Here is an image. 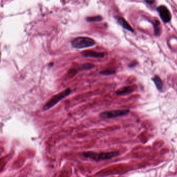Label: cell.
I'll return each mask as SVG.
<instances>
[{"mask_svg": "<svg viewBox=\"0 0 177 177\" xmlns=\"http://www.w3.org/2000/svg\"><path fill=\"white\" fill-rule=\"evenodd\" d=\"M120 153L118 151H113L110 152H102V153H96L91 151L84 152L82 153L83 157L90 158L95 161H106L111 160L113 158L116 157L119 155Z\"/></svg>", "mask_w": 177, "mask_h": 177, "instance_id": "obj_1", "label": "cell"}, {"mask_svg": "<svg viewBox=\"0 0 177 177\" xmlns=\"http://www.w3.org/2000/svg\"><path fill=\"white\" fill-rule=\"evenodd\" d=\"M96 44L95 40L88 37H80L75 38L71 42L72 47L77 49H83L94 46Z\"/></svg>", "mask_w": 177, "mask_h": 177, "instance_id": "obj_2", "label": "cell"}, {"mask_svg": "<svg viewBox=\"0 0 177 177\" xmlns=\"http://www.w3.org/2000/svg\"><path fill=\"white\" fill-rule=\"evenodd\" d=\"M71 90L69 88H68L63 92L56 95L50 99V100L45 104V105L44 106L43 109L44 110H47L53 107L54 105H57L59 101H60L61 100L66 98V97L68 96L71 94Z\"/></svg>", "mask_w": 177, "mask_h": 177, "instance_id": "obj_3", "label": "cell"}, {"mask_svg": "<svg viewBox=\"0 0 177 177\" xmlns=\"http://www.w3.org/2000/svg\"><path fill=\"white\" fill-rule=\"evenodd\" d=\"M130 110L129 109L116 110L109 111L101 112L99 116L102 119H112L116 118L120 116H125L129 114Z\"/></svg>", "mask_w": 177, "mask_h": 177, "instance_id": "obj_4", "label": "cell"}, {"mask_svg": "<svg viewBox=\"0 0 177 177\" xmlns=\"http://www.w3.org/2000/svg\"><path fill=\"white\" fill-rule=\"evenodd\" d=\"M158 13L160 15V17L162 19L163 22L168 23L171 19V13L166 6L162 5L160 6L157 9Z\"/></svg>", "mask_w": 177, "mask_h": 177, "instance_id": "obj_5", "label": "cell"}, {"mask_svg": "<svg viewBox=\"0 0 177 177\" xmlns=\"http://www.w3.org/2000/svg\"><path fill=\"white\" fill-rule=\"evenodd\" d=\"M82 55L84 57H92V58H102L105 57V53L102 52H97L93 50H85L82 52Z\"/></svg>", "mask_w": 177, "mask_h": 177, "instance_id": "obj_6", "label": "cell"}, {"mask_svg": "<svg viewBox=\"0 0 177 177\" xmlns=\"http://www.w3.org/2000/svg\"><path fill=\"white\" fill-rule=\"evenodd\" d=\"M135 90V86H129L123 88L121 90H118L115 93L117 96H123L125 95L129 94L134 92Z\"/></svg>", "mask_w": 177, "mask_h": 177, "instance_id": "obj_7", "label": "cell"}, {"mask_svg": "<svg viewBox=\"0 0 177 177\" xmlns=\"http://www.w3.org/2000/svg\"><path fill=\"white\" fill-rule=\"evenodd\" d=\"M116 20L118 21V24H120L121 26L123 27L126 30L129 31L131 32H133V28L130 26V25L129 24V23L127 22L126 20L124 18L120 16H118L116 17Z\"/></svg>", "mask_w": 177, "mask_h": 177, "instance_id": "obj_8", "label": "cell"}, {"mask_svg": "<svg viewBox=\"0 0 177 177\" xmlns=\"http://www.w3.org/2000/svg\"><path fill=\"white\" fill-rule=\"evenodd\" d=\"M152 80L153 81V82L155 84L156 87L157 88V89L158 90L161 91L163 90V83L162 80L161 79L159 76H158L157 75H155L154 77L152 78Z\"/></svg>", "mask_w": 177, "mask_h": 177, "instance_id": "obj_9", "label": "cell"}, {"mask_svg": "<svg viewBox=\"0 0 177 177\" xmlns=\"http://www.w3.org/2000/svg\"><path fill=\"white\" fill-rule=\"evenodd\" d=\"M95 67V66L93 64H83L82 65H81L79 67L77 70H74L75 71V74H77V72L79 71H85V70H91L92 69L94 68Z\"/></svg>", "mask_w": 177, "mask_h": 177, "instance_id": "obj_10", "label": "cell"}, {"mask_svg": "<svg viewBox=\"0 0 177 177\" xmlns=\"http://www.w3.org/2000/svg\"><path fill=\"white\" fill-rule=\"evenodd\" d=\"M103 18L100 16H97L95 17H90L86 18V20L87 22H99L102 20Z\"/></svg>", "mask_w": 177, "mask_h": 177, "instance_id": "obj_11", "label": "cell"}, {"mask_svg": "<svg viewBox=\"0 0 177 177\" xmlns=\"http://www.w3.org/2000/svg\"><path fill=\"white\" fill-rule=\"evenodd\" d=\"M160 23L158 20H156L155 23L154 24V29L155 35L158 36L161 33V29H160Z\"/></svg>", "mask_w": 177, "mask_h": 177, "instance_id": "obj_12", "label": "cell"}, {"mask_svg": "<svg viewBox=\"0 0 177 177\" xmlns=\"http://www.w3.org/2000/svg\"><path fill=\"white\" fill-rule=\"evenodd\" d=\"M116 71L115 70H105L103 71H101L100 72L99 74L103 75H113L115 74Z\"/></svg>", "mask_w": 177, "mask_h": 177, "instance_id": "obj_13", "label": "cell"}, {"mask_svg": "<svg viewBox=\"0 0 177 177\" xmlns=\"http://www.w3.org/2000/svg\"><path fill=\"white\" fill-rule=\"evenodd\" d=\"M147 4L149 5H153L155 2V0H144Z\"/></svg>", "mask_w": 177, "mask_h": 177, "instance_id": "obj_14", "label": "cell"}, {"mask_svg": "<svg viewBox=\"0 0 177 177\" xmlns=\"http://www.w3.org/2000/svg\"><path fill=\"white\" fill-rule=\"evenodd\" d=\"M137 63L136 62V61H133L132 63L129 64L128 67H129V68H133L137 65Z\"/></svg>", "mask_w": 177, "mask_h": 177, "instance_id": "obj_15", "label": "cell"}]
</instances>
